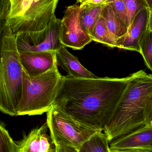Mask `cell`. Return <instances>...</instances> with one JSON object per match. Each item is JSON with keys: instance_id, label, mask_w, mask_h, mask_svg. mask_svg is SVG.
<instances>
[{"instance_id": "d4e9b609", "label": "cell", "mask_w": 152, "mask_h": 152, "mask_svg": "<svg viewBox=\"0 0 152 152\" xmlns=\"http://www.w3.org/2000/svg\"><path fill=\"white\" fill-rule=\"evenodd\" d=\"M110 152H146L134 150H110Z\"/></svg>"}, {"instance_id": "9c48e42d", "label": "cell", "mask_w": 152, "mask_h": 152, "mask_svg": "<svg viewBox=\"0 0 152 152\" xmlns=\"http://www.w3.org/2000/svg\"><path fill=\"white\" fill-rule=\"evenodd\" d=\"M47 123L31 130L27 135L16 143L15 152H57L51 135L48 134Z\"/></svg>"}, {"instance_id": "8fae6325", "label": "cell", "mask_w": 152, "mask_h": 152, "mask_svg": "<svg viewBox=\"0 0 152 152\" xmlns=\"http://www.w3.org/2000/svg\"><path fill=\"white\" fill-rule=\"evenodd\" d=\"M19 56L23 70L30 77L43 75L58 65L56 51L19 52Z\"/></svg>"}, {"instance_id": "603a6c76", "label": "cell", "mask_w": 152, "mask_h": 152, "mask_svg": "<svg viewBox=\"0 0 152 152\" xmlns=\"http://www.w3.org/2000/svg\"><path fill=\"white\" fill-rule=\"evenodd\" d=\"M108 0H86L80 4V7L98 6L108 4Z\"/></svg>"}, {"instance_id": "9a60e30c", "label": "cell", "mask_w": 152, "mask_h": 152, "mask_svg": "<svg viewBox=\"0 0 152 152\" xmlns=\"http://www.w3.org/2000/svg\"><path fill=\"white\" fill-rule=\"evenodd\" d=\"M105 4H106L98 6L80 7L79 13L80 24L84 30L90 37Z\"/></svg>"}, {"instance_id": "d6986e66", "label": "cell", "mask_w": 152, "mask_h": 152, "mask_svg": "<svg viewBox=\"0 0 152 152\" xmlns=\"http://www.w3.org/2000/svg\"><path fill=\"white\" fill-rule=\"evenodd\" d=\"M125 3L127 12L129 26L132 23L135 16L141 10L148 8L145 0H123Z\"/></svg>"}, {"instance_id": "e0dca14e", "label": "cell", "mask_w": 152, "mask_h": 152, "mask_svg": "<svg viewBox=\"0 0 152 152\" xmlns=\"http://www.w3.org/2000/svg\"><path fill=\"white\" fill-rule=\"evenodd\" d=\"M93 41L101 43L111 48H117L116 41L110 33L104 18L100 16L91 36Z\"/></svg>"}, {"instance_id": "277c9868", "label": "cell", "mask_w": 152, "mask_h": 152, "mask_svg": "<svg viewBox=\"0 0 152 152\" xmlns=\"http://www.w3.org/2000/svg\"><path fill=\"white\" fill-rule=\"evenodd\" d=\"M62 76L58 65L41 75L30 77L23 69L21 100L17 116L42 115L52 108Z\"/></svg>"}, {"instance_id": "4fadbf2b", "label": "cell", "mask_w": 152, "mask_h": 152, "mask_svg": "<svg viewBox=\"0 0 152 152\" xmlns=\"http://www.w3.org/2000/svg\"><path fill=\"white\" fill-rule=\"evenodd\" d=\"M58 66L68 73V77L76 78H97L98 77L84 67L78 59L72 55L63 45L56 51Z\"/></svg>"}, {"instance_id": "f1b7e54d", "label": "cell", "mask_w": 152, "mask_h": 152, "mask_svg": "<svg viewBox=\"0 0 152 152\" xmlns=\"http://www.w3.org/2000/svg\"><path fill=\"white\" fill-rule=\"evenodd\" d=\"M86 0H77V2H78L79 3L81 4L84 2Z\"/></svg>"}, {"instance_id": "7a4b0ae2", "label": "cell", "mask_w": 152, "mask_h": 152, "mask_svg": "<svg viewBox=\"0 0 152 152\" xmlns=\"http://www.w3.org/2000/svg\"><path fill=\"white\" fill-rule=\"evenodd\" d=\"M104 132L110 142L145 126V108L152 93V74L140 70L132 74Z\"/></svg>"}, {"instance_id": "ffe728a7", "label": "cell", "mask_w": 152, "mask_h": 152, "mask_svg": "<svg viewBox=\"0 0 152 152\" xmlns=\"http://www.w3.org/2000/svg\"><path fill=\"white\" fill-rule=\"evenodd\" d=\"M16 143L4 125L0 126V152H15Z\"/></svg>"}, {"instance_id": "30bf717a", "label": "cell", "mask_w": 152, "mask_h": 152, "mask_svg": "<svg viewBox=\"0 0 152 152\" xmlns=\"http://www.w3.org/2000/svg\"><path fill=\"white\" fill-rule=\"evenodd\" d=\"M150 12L149 8H144L136 15L127 34L116 42L117 48L140 53V41L148 30Z\"/></svg>"}, {"instance_id": "ba28073f", "label": "cell", "mask_w": 152, "mask_h": 152, "mask_svg": "<svg viewBox=\"0 0 152 152\" xmlns=\"http://www.w3.org/2000/svg\"><path fill=\"white\" fill-rule=\"evenodd\" d=\"M80 4L79 3L66 8L61 20L60 40L62 44L73 50H81L93 41L84 30L79 20Z\"/></svg>"}, {"instance_id": "484cf974", "label": "cell", "mask_w": 152, "mask_h": 152, "mask_svg": "<svg viewBox=\"0 0 152 152\" xmlns=\"http://www.w3.org/2000/svg\"><path fill=\"white\" fill-rule=\"evenodd\" d=\"M148 30L152 33V11H150L148 21Z\"/></svg>"}, {"instance_id": "ac0fdd59", "label": "cell", "mask_w": 152, "mask_h": 152, "mask_svg": "<svg viewBox=\"0 0 152 152\" xmlns=\"http://www.w3.org/2000/svg\"><path fill=\"white\" fill-rule=\"evenodd\" d=\"M140 49L146 66L152 72V33L149 30H147L141 39Z\"/></svg>"}, {"instance_id": "8992f818", "label": "cell", "mask_w": 152, "mask_h": 152, "mask_svg": "<svg viewBox=\"0 0 152 152\" xmlns=\"http://www.w3.org/2000/svg\"><path fill=\"white\" fill-rule=\"evenodd\" d=\"M46 123L56 146L79 149L97 132L72 119L54 106L47 112Z\"/></svg>"}, {"instance_id": "4316f807", "label": "cell", "mask_w": 152, "mask_h": 152, "mask_svg": "<svg viewBox=\"0 0 152 152\" xmlns=\"http://www.w3.org/2000/svg\"><path fill=\"white\" fill-rule=\"evenodd\" d=\"M148 4L150 11H152V0H145Z\"/></svg>"}, {"instance_id": "7c38bea8", "label": "cell", "mask_w": 152, "mask_h": 152, "mask_svg": "<svg viewBox=\"0 0 152 152\" xmlns=\"http://www.w3.org/2000/svg\"><path fill=\"white\" fill-rule=\"evenodd\" d=\"M110 150H134L152 152V127L145 125L114 140Z\"/></svg>"}, {"instance_id": "52a82bcc", "label": "cell", "mask_w": 152, "mask_h": 152, "mask_svg": "<svg viewBox=\"0 0 152 152\" xmlns=\"http://www.w3.org/2000/svg\"><path fill=\"white\" fill-rule=\"evenodd\" d=\"M61 20L55 16L50 25L43 31L15 36L19 52L56 51L62 45L60 40Z\"/></svg>"}, {"instance_id": "2e32d148", "label": "cell", "mask_w": 152, "mask_h": 152, "mask_svg": "<svg viewBox=\"0 0 152 152\" xmlns=\"http://www.w3.org/2000/svg\"><path fill=\"white\" fill-rule=\"evenodd\" d=\"M108 137L102 131H97L78 149L79 152H110Z\"/></svg>"}, {"instance_id": "5bb4252c", "label": "cell", "mask_w": 152, "mask_h": 152, "mask_svg": "<svg viewBox=\"0 0 152 152\" xmlns=\"http://www.w3.org/2000/svg\"><path fill=\"white\" fill-rule=\"evenodd\" d=\"M101 16L104 19L109 31L116 42L127 33L128 26L115 13L110 4H105L102 11Z\"/></svg>"}, {"instance_id": "5b68a950", "label": "cell", "mask_w": 152, "mask_h": 152, "mask_svg": "<svg viewBox=\"0 0 152 152\" xmlns=\"http://www.w3.org/2000/svg\"><path fill=\"white\" fill-rule=\"evenodd\" d=\"M59 0H22L11 6L9 24L15 36L45 29L55 17Z\"/></svg>"}, {"instance_id": "3957f363", "label": "cell", "mask_w": 152, "mask_h": 152, "mask_svg": "<svg viewBox=\"0 0 152 152\" xmlns=\"http://www.w3.org/2000/svg\"><path fill=\"white\" fill-rule=\"evenodd\" d=\"M0 110L4 114L17 116L21 100L23 67L16 36L9 23L0 24Z\"/></svg>"}, {"instance_id": "cb8c5ba5", "label": "cell", "mask_w": 152, "mask_h": 152, "mask_svg": "<svg viewBox=\"0 0 152 152\" xmlns=\"http://www.w3.org/2000/svg\"><path fill=\"white\" fill-rule=\"evenodd\" d=\"M57 152H79L78 149L70 146H57Z\"/></svg>"}, {"instance_id": "83f0119b", "label": "cell", "mask_w": 152, "mask_h": 152, "mask_svg": "<svg viewBox=\"0 0 152 152\" xmlns=\"http://www.w3.org/2000/svg\"><path fill=\"white\" fill-rule=\"evenodd\" d=\"M21 1H22V0H11L12 6L18 3Z\"/></svg>"}, {"instance_id": "7402d4cb", "label": "cell", "mask_w": 152, "mask_h": 152, "mask_svg": "<svg viewBox=\"0 0 152 152\" xmlns=\"http://www.w3.org/2000/svg\"><path fill=\"white\" fill-rule=\"evenodd\" d=\"M145 125L152 127V93L149 96L145 108Z\"/></svg>"}, {"instance_id": "6da1fadb", "label": "cell", "mask_w": 152, "mask_h": 152, "mask_svg": "<svg viewBox=\"0 0 152 152\" xmlns=\"http://www.w3.org/2000/svg\"><path fill=\"white\" fill-rule=\"evenodd\" d=\"M126 77L76 78L62 77L53 106L97 131H104L123 93Z\"/></svg>"}, {"instance_id": "44dd1931", "label": "cell", "mask_w": 152, "mask_h": 152, "mask_svg": "<svg viewBox=\"0 0 152 152\" xmlns=\"http://www.w3.org/2000/svg\"><path fill=\"white\" fill-rule=\"evenodd\" d=\"M108 4H110L115 13L120 17L129 27L127 12L123 0H108Z\"/></svg>"}]
</instances>
